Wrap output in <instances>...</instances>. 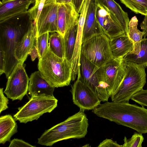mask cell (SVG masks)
I'll list each match as a JSON object with an SVG mask.
<instances>
[{"instance_id": "cell-1", "label": "cell", "mask_w": 147, "mask_h": 147, "mask_svg": "<svg viewBox=\"0 0 147 147\" xmlns=\"http://www.w3.org/2000/svg\"><path fill=\"white\" fill-rule=\"evenodd\" d=\"M33 20L28 11L0 22V49L4 55L7 78L19 62L15 57L16 49Z\"/></svg>"}, {"instance_id": "cell-2", "label": "cell", "mask_w": 147, "mask_h": 147, "mask_svg": "<svg viewBox=\"0 0 147 147\" xmlns=\"http://www.w3.org/2000/svg\"><path fill=\"white\" fill-rule=\"evenodd\" d=\"M97 116L134 129L147 133V109L128 102L107 101L92 110Z\"/></svg>"}, {"instance_id": "cell-3", "label": "cell", "mask_w": 147, "mask_h": 147, "mask_svg": "<svg viewBox=\"0 0 147 147\" xmlns=\"http://www.w3.org/2000/svg\"><path fill=\"white\" fill-rule=\"evenodd\" d=\"M88 126L84 110L80 109L64 121L45 130L38 138V143L51 146L59 141L84 138L87 134Z\"/></svg>"}, {"instance_id": "cell-4", "label": "cell", "mask_w": 147, "mask_h": 147, "mask_svg": "<svg viewBox=\"0 0 147 147\" xmlns=\"http://www.w3.org/2000/svg\"><path fill=\"white\" fill-rule=\"evenodd\" d=\"M38 67L43 78L53 87L68 86L72 80L71 62L57 56L49 49L39 59Z\"/></svg>"}, {"instance_id": "cell-5", "label": "cell", "mask_w": 147, "mask_h": 147, "mask_svg": "<svg viewBox=\"0 0 147 147\" xmlns=\"http://www.w3.org/2000/svg\"><path fill=\"white\" fill-rule=\"evenodd\" d=\"M123 62L125 65V75L119 86L111 96L114 102H128L134 94L143 89L146 82L144 66Z\"/></svg>"}, {"instance_id": "cell-6", "label": "cell", "mask_w": 147, "mask_h": 147, "mask_svg": "<svg viewBox=\"0 0 147 147\" xmlns=\"http://www.w3.org/2000/svg\"><path fill=\"white\" fill-rule=\"evenodd\" d=\"M80 70L78 77L90 87L101 101H108L110 96L107 90L103 66L97 67L81 53Z\"/></svg>"}, {"instance_id": "cell-7", "label": "cell", "mask_w": 147, "mask_h": 147, "mask_svg": "<svg viewBox=\"0 0 147 147\" xmlns=\"http://www.w3.org/2000/svg\"><path fill=\"white\" fill-rule=\"evenodd\" d=\"M110 40L104 33L92 37L82 43L81 53L96 66L102 67L114 58Z\"/></svg>"}, {"instance_id": "cell-8", "label": "cell", "mask_w": 147, "mask_h": 147, "mask_svg": "<svg viewBox=\"0 0 147 147\" xmlns=\"http://www.w3.org/2000/svg\"><path fill=\"white\" fill-rule=\"evenodd\" d=\"M57 99L54 96H33L13 117L16 120L24 123L37 120L44 113L52 111L57 106Z\"/></svg>"}, {"instance_id": "cell-9", "label": "cell", "mask_w": 147, "mask_h": 147, "mask_svg": "<svg viewBox=\"0 0 147 147\" xmlns=\"http://www.w3.org/2000/svg\"><path fill=\"white\" fill-rule=\"evenodd\" d=\"M24 61H19L7 78L6 88L3 92L8 98L12 101L21 100L28 91L30 78L23 65Z\"/></svg>"}, {"instance_id": "cell-10", "label": "cell", "mask_w": 147, "mask_h": 147, "mask_svg": "<svg viewBox=\"0 0 147 147\" xmlns=\"http://www.w3.org/2000/svg\"><path fill=\"white\" fill-rule=\"evenodd\" d=\"M70 91L74 103L80 109L93 110L100 104L101 101L96 94L79 78L71 86Z\"/></svg>"}, {"instance_id": "cell-11", "label": "cell", "mask_w": 147, "mask_h": 147, "mask_svg": "<svg viewBox=\"0 0 147 147\" xmlns=\"http://www.w3.org/2000/svg\"><path fill=\"white\" fill-rule=\"evenodd\" d=\"M95 1L96 17L103 33L110 39L125 34L115 16L107 7Z\"/></svg>"}, {"instance_id": "cell-12", "label": "cell", "mask_w": 147, "mask_h": 147, "mask_svg": "<svg viewBox=\"0 0 147 147\" xmlns=\"http://www.w3.org/2000/svg\"><path fill=\"white\" fill-rule=\"evenodd\" d=\"M122 60L113 58L103 66L107 90L110 97L117 90L124 77L125 67Z\"/></svg>"}, {"instance_id": "cell-13", "label": "cell", "mask_w": 147, "mask_h": 147, "mask_svg": "<svg viewBox=\"0 0 147 147\" xmlns=\"http://www.w3.org/2000/svg\"><path fill=\"white\" fill-rule=\"evenodd\" d=\"M58 8L56 3L44 5L36 22V37L47 32H58Z\"/></svg>"}, {"instance_id": "cell-14", "label": "cell", "mask_w": 147, "mask_h": 147, "mask_svg": "<svg viewBox=\"0 0 147 147\" xmlns=\"http://www.w3.org/2000/svg\"><path fill=\"white\" fill-rule=\"evenodd\" d=\"M58 5V33L64 37L67 30L79 21L80 14L72 4Z\"/></svg>"}, {"instance_id": "cell-15", "label": "cell", "mask_w": 147, "mask_h": 147, "mask_svg": "<svg viewBox=\"0 0 147 147\" xmlns=\"http://www.w3.org/2000/svg\"><path fill=\"white\" fill-rule=\"evenodd\" d=\"M35 0H16L0 3V22L27 13Z\"/></svg>"}, {"instance_id": "cell-16", "label": "cell", "mask_w": 147, "mask_h": 147, "mask_svg": "<svg viewBox=\"0 0 147 147\" xmlns=\"http://www.w3.org/2000/svg\"><path fill=\"white\" fill-rule=\"evenodd\" d=\"M55 88L43 78L39 71L31 74L28 90L31 97L34 96H54Z\"/></svg>"}, {"instance_id": "cell-17", "label": "cell", "mask_w": 147, "mask_h": 147, "mask_svg": "<svg viewBox=\"0 0 147 147\" xmlns=\"http://www.w3.org/2000/svg\"><path fill=\"white\" fill-rule=\"evenodd\" d=\"M36 36V22L33 20L16 49L15 57L19 61L26 60Z\"/></svg>"}, {"instance_id": "cell-18", "label": "cell", "mask_w": 147, "mask_h": 147, "mask_svg": "<svg viewBox=\"0 0 147 147\" xmlns=\"http://www.w3.org/2000/svg\"><path fill=\"white\" fill-rule=\"evenodd\" d=\"M102 33L96 17L95 1L92 0L84 26L82 43L92 37Z\"/></svg>"}, {"instance_id": "cell-19", "label": "cell", "mask_w": 147, "mask_h": 147, "mask_svg": "<svg viewBox=\"0 0 147 147\" xmlns=\"http://www.w3.org/2000/svg\"><path fill=\"white\" fill-rule=\"evenodd\" d=\"M110 47L114 58L122 59L127 54L132 53L134 49L132 41L125 34L110 39Z\"/></svg>"}, {"instance_id": "cell-20", "label": "cell", "mask_w": 147, "mask_h": 147, "mask_svg": "<svg viewBox=\"0 0 147 147\" xmlns=\"http://www.w3.org/2000/svg\"><path fill=\"white\" fill-rule=\"evenodd\" d=\"M107 7L116 17L123 29L125 34L129 36V20L127 13L124 11L114 0H96Z\"/></svg>"}, {"instance_id": "cell-21", "label": "cell", "mask_w": 147, "mask_h": 147, "mask_svg": "<svg viewBox=\"0 0 147 147\" xmlns=\"http://www.w3.org/2000/svg\"><path fill=\"white\" fill-rule=\"evenodd\" d=\"M17 131V125L14 119L10 115L0 117V143L4 144L10 141L11 137Z\"/></svg>"}, {"instance_id": "cell-22", "label": "cell", "mask_w": 147, "mask_h": 147, "mask_svg": "<svg viewBox=\"0 0 147 147\" xmlns=\"http://www.w3.org/2000/svg\"><path fill=\"white\" fill-rule=\"evenodd\" d=\"M138 20L136 16L133 17L129 20V36L134 44V49L132 53L135 54L139 53L140 51L141 42L144 34L137 28Z\"/></svg>"}, {"instance_id": "cell-23", "label": "cell", "mask_w": 147, "mask_h": 147, "mask_svg": "<svg viewBox=\"0 0 147 147\" xmlns=\"http://www.w3.org/2000/svg\"><path fill=\"white\" fill-rule=\"evenodd\" d=\"M78 22L66 32L64 36L65 57L71 62L77 34Z\"/></svg>"}, {"instance_id": "cell-24", "label": "cell", "mask_w": 147, "mask_h": 147, "mask_svg": "<svg viewBox=\"0 0 147 147\" xmlns=\"http://www.w3.org/2000/svg\"><path fill=\"white\" fill-rule=\"evenodd\" d=\"M123 62H130L147 67V38H143L140 51L138 54L129 53L122 59Z\"/></svg>"}, {"instance_id": "cell-25", "label": "cell", "mask_w": 147, "mask_h": 147, "mask_svg": "<svg viewBox=\"0 0 147 147\" xmlns=\"http://www.w3.org/2000/svg\"><path fill=\"white\" fill-rule=\"evenodd\" d=\"M50 33L49 40V49L58 57L63 59L65 58L64 37L57 32Z\"/></svg>"}, {"instance_id": "cell-26", "label": "cell", "mask_w": 147, "mask_h": 147, "mask_svg": "<svg viewBox=\"0 0 147 147\" xmlns=\"http://www.w3.org/2000/svg\"><path fill=\"white\" fill-rule=\"evenodd\" d=\"M127 7L136 14L147 16V0H120Z\"/></svg>"}, {"instance_id": "cell-27", "label": "cell", "mask_w": 147, "mask_h": 147, "mask_svg": "<svg viewBox=\"0 0 147 147\" xmlns=\"http://www.w3.org/2000/svg\"><path fill=\"white\" fill-rule=\"evenodd\" d=\"M49 32H47L36 37V44L38 59L42 58L49 50Z\"/></svg>"}, {"instance_id": "cell-28", "label": "cell", "mask_w": 147, "mask_h": 147, "mask_svg": "<svg viewBox=\"0 0 147 147\" xmlns=\"http://www.w3.org/2000/svg\"><path fill=\"white\" fill-rule=\"evenodd\" d=\"M144 140L142 134L135 132L131 138L128 139L125 137L124 143L121 145V147H142Z\"/></svg>"}, {"instance_id": "cell-29", "label": "cell", "mask_w": 147, "mask_h": 147, "mask_svg": "<svg viewBox=\"0 0 147 147\" xmlns=\"http://www.w3.org/2000/svg\"><path fill=\"white\" fill-rule=\"evenodd\" d=\"M131 99L143 107H147V89H142L134 94Z\"/></svg>"}, {"instance_id": "cell-30", "label": "cell", "mask_w": 147, "mask_h": 147, "mask_svg": "<svg viewBox=\"0 0 147 147\" xmlns=\"http://www.w3.org/2000/svg\"><path fill=\"white\" fill-rule=\"evenodd\" d=\"M3 88L0 89V113L8 108L9 100L4 94Z\"/></svg>"}, {"instance_id": "cell-31", "label": "cell", "mask_w": 147, "mask_h": 147, "mask_svg": "<svg viewBox=\"0 0 147 147\" xmlns=\"http://www.w3.org/2000/svg\"><path fill=\"white\" fill-rule=\"evenodd\" d=\"M9 147H36L20 139L14 138L10 142Z\"/></svg>"}, {"instance_id": "cell-32", "label": "cell", "mask_w": 147, "mask_h": 147, "mask_svg": "<svg viewBox=\"0 0 147 147\" xmlns=\"http://www.w3.org/2000/svg\"><path fill=\"white\" fill-rule=\"evenodd\" d=\"M98 147H121V145H119L116 141H114L111 139H106L101 142Z\"/></svg>"}, {"instance_id": "cell-33", "label": "cell", "mask_w": 147, "mask_h": 147, "mask_svg": "<svg viewBox=\"0 0 147 147\" xmlns=\"http://www.w3.org/2000/svg\"><path fill=\"white\" fill-rule=\"evenodd\" d=\"M31 57L32 61H34L36 58L38 57V53L36 44V36L35 38L33 45L29 54Z\"/></svg>"}, {"instance_id": "cell-34", "label": "cell", "mask_w": 147, "mask_h": 147, "mask_svg": "<svg viewBox=\"0 0 147 147\" xmlns=\"http://www.w3.org/2000/svg\"><path fill=\"white\" fill-rule=\"evenodd\" d=\"M5 73V60L3 53L0 49V75Z\"/></svg>"}, {"instance_id": "cell-35", "label": "cell", "mask_w": 147, "mask_h": 147, "mask_svg": "<svg viewBox=\"0 0 147 147\" xmlns=\"http://www.w3.org/2000/svg\"><path fill=\"white\" fill-rule=\"evenodd\" d=\"M140 27L144 34V38L147 36V16H145L143 21L140 24Z\"/></svg>"}, {"instance_id": "cell-36", "label": "cell", "mask_w": 147, "mask_h": 147, "mask_svg": "<svg viewBox=\"0 0 147 147\" xmlns=\"http://www.w3.org/2000/svg\"><path fill=\"white\" fill-rule=\"evenodd\" d=\"M83 0H73V5L76 11L79 13L81 5Z\"/></svg>"}, {"instance_id": "cell-37", "label": "cell", "mask_w": 147, "mask_h": 147, "mask_svg": "<svg viewBox=\"0 0 147 147\" xmlns=\"http://www.w3.org/2000/svg\"><path fill=\"white\" fill-rule=\"evenodd\" d=\"M55 3L57 4H73V0H55Z\"/></svg>"}, {"instance_id": "cell-38", "label": "cell", "mask_w": 147, "mask_h": 147, "mask_svg": "<svg viewBox=\"0 0 147 147\" xmlns=\"http://www.w3.org/2000/svg\"><path fill=\"white\" fill-rule=\"evenodd\" d=\"M55 3V0H45L44 5Z\"/></svg>"}, {"instance_id": "cell-39", "label": "cell", "mask_w": 147, "mask_h": 147, "mask_svg": "<svg viewBox=\"0 0 147 147\" xmlns=\"http://www.w3.org/2000/svg\"><path fill=\"white\" fill-rule=\"evenodd\" d=\"M14 0H1L0 1V3L3 4Z\"/></svg>"}]
</instances>
